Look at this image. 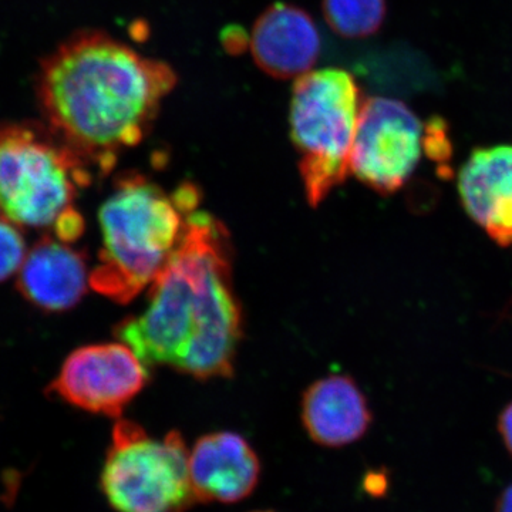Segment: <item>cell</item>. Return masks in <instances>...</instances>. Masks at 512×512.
<instances>
[{"mask_svg": "<svg viewBox=\"0 0 512 512\" xmlns=\"http://www.w3.org/2000/svg\"><path fill=\"white\" fill-rule=\"evenodd\" d=\"M140 315L117 325V339L147 367L168 366L195 379L228 377L242 338V311L232 282L228 229L192 211Z\"/></svg>", "mask_w": 512, "mask_h": 512, "instance_id": "obj_1", "label": "cell"}, {"mask_svg": "<svg viewBox=\"0 0 512 512\" xmlns=\"http://www.w3.org/2000/svg\"><path fill=\"white\" fill-rule=\"evenodd\" d=\"M177 84L173 67L107 33L69 37L40 69L37 99L46 126L89 170L107 174L146 138Z\"/></svg>", "mask_w": 512, "mask_h": 512, "instance_id": "obj_2", "label": "cell"}, {"mask_svg": "<svg viewBox=\"0 0 512 512\" xmlns=\"http://www.w3.org/2000/svg\"><path fill=\"white\" fill-rule=\"evenodd\" d=\"M200 202L194 184L168 194L140 174H124L101 205L103 248L89 285L117 303H128L153 284Z\"/></svg>", "mask_w": 512, "mask_h": 512, "instance_id": "obj_3", "label": "cell"}, {"mask_svg": "<svg viewBox=\"0 0 512 512\" xmlns=\"http://www.w3.org/2000/svg\"><path fill=\"white\" fill-rule=\"evenodd\" d=\"M363 103L355 77L346 70H311L293 84L289 127L312 207L348 178Z\"/></svg>", "mask_w": 512, "mask_h": 512, "instance_id": "obj_4", "label": "cell"}, {"mask_svg": "<svg viewBox=\"0 0 512 512\" xmlns=\"http://www.w3.org/2000/svg\"><path fill=\"white\" fill-rule=\"evenodd\" d=\"M89 167L47 127L0 126V215L22 227L56 228L76 212Z\"/></svg>", "mask_w": 512, "mask_h": 512, "instance_id": "obj_5", "label": "cell"}, {"mask_svg": "<svg viewBox=\"0 0 512 512\" xmlns=\"http://www.w3.org/2000/svg\"><path fill=\"white\" fill-rule=\"evenodd\" d=\"M188 457L178 431L158 440L134 421L119 420L104 461V494L119 512L187 511L197 501Z\"/></svg>", "mask_w": 512, "mask_h": 512, "instance_id": "obj_6", "label": "cell"}, {"mask_svg": "<svg viewBox=\"0 0 512 512\" xmlns=\"http://www.w3.org/2000/svg\"><path fill=\"white\" fill-rule=\"evenodd\" d=\"M423 151V126L406 104L387 97L363 103L350 156V173L380 194L406 184Z\"/></svg>", "mask_w": 512, "mask_h": 512, "instance_id": "obj_7", "label": "cell"}, {"mask_svg": "<svg viewBox=\"0 0 512 512\" xmlns=\"http://www.w3.org/2000/svg\"><path fill=\"white\" fill-rule=\"evenodd\" d=\"M148 382V369L124 343L74 350L50 386L60 399L87 412L119 417Z\"/></svg>", "mask_w": 512, "mask_h": 512, "instance_id": "obj_8", "label": "cell"}, {"mask_svg": "<svg viewBox=\"0 0 512 512\" xmlns=\"http://www.w3.org/2000/svg\"><path fill=\"white\" fill-rule=\"evenodd\" d=\"M188 470L195 500L234 504L254 493L261 463L244 437L218 431L197 440L188 457Z\"/></svg>", "mask_w": 512, "mask_h": 512, "instance_id": "obj_9", "label": "cell"}, {"mask_svg": "<svg viewBox=\"0 0 512 512\" xmlns=\"http://www.w3.org/2000/svg\"><path fill=\"white\" fill-rule=\"evenodd\" d=\"M249 46L262 72L275 79L296 80L318 62L320 35L305 10L278 2L256 20Z\"/></svg>", "mask_w": 512, "mask_h": 512, "instance_id": "obj_10", "label": "cell"}, {"mask_svg": "<svg viewBox=\"0 0 512 512\" xmlns=\"http://www.w3.org/2000/svg\"><path fill=\"white\" fill-rule=\"evenodd\" d=\"M467 214L498 244L512 247V146L474 151L458 175Z\"/></svg>", "mask_w": 512, "mask_h": 512, "instance_id": "obj_11", "label": "cell"}, {"mask_svg": "<svg viewBox=\"0 0 512 512\" xmlns=\"http://www.w3.org/2000/svg\"><path fill=\"white\" fill-rule=\"evenodd\" d=\"M302 423L316 444L342 447L366 433L372 414L355 380L332 375L313 383L303 394Z\"/></svg>", "mask_w": 512, "mask_h": 512, "instance_id": "obj_12", "label": "cell"}, {"mask_svg": "<svg viewBox=\"0 0 512 512\" xmlns=\"http://www.w3.org/2000/svg\"><path fill=\"white\" fill-rule=\"evenodd\" d=\"M89 278L83 254L60 239L45 238L20 266L18 285L33 305L64 311L83 298Z\"/></svg>", "mask_w": 512, "mask_h": 512, "instance_id": "obj_13", "label": "cell"}, {"mask_svg": "<svg viewBox=\"0 0 512 512\" xmlns=\"http://www.w3.org/2000/svg\"><path fill=\"white\" fill-rule=\"evenodd\" d=\"M322 9L329 28L349 39L373 35L386 16L384 0H323Z\"/></svg>", "mask_w": 512, "mask_h": 512, "instance_id": "obj_14", "label": "cell"}, {"mask_svg": "<svg viewBox=\"0 0 512 512\" xmlns=\"http://www.w3.org/2000/svg\"><path fill=\"white\" fill-rule=\"evenodd\" d=\"M26 258L25 239L13 222L0 218V281L15 274Z\"/></svg>", "mask_w": 512, "mask_h": 512, "instance_id": "obj_15", "label": "cell"}, {"mask_svg": "<svg viewBox=\"0 0 512 512\" xmlns=\"http://www.w3.org/2000/svg\"><path fill=\"white\" fill-rule=\"evenodd\" d=\"M500 433L503 436L505 446L512 454V403L505 407L500 417Z\"/></svg>", "mask_w": 512, "mask_h": 512, "instance_id": "obj_16", "label": "cell"}, {"mask_svg": "<svg viewBox=\"0 0 512 512\" xmlns=\"http://www.w3.org/2000/svg\"><path fill=\"white\" fill-rule=\"evenodd\" d=\"M495 512H512V484L501 494Z\"/></svg>", "mask_w": 512, "mask_h": 512, "instance_id": "obj_17", "label": "cell"}, {"mask_svg": "<svg viewBox=\"0 0 512 512\" xmlns=\"http://www.w3.org/2000/svg\"><path fill=\"white\" fill-rule=\"evenodd\" d=\"M258 512H266V511H258Z\"/></svg>", "mask_w": 512, "mask_h": 512, "instance_id": "obj_18", "label": "cell"}]
</instances>
